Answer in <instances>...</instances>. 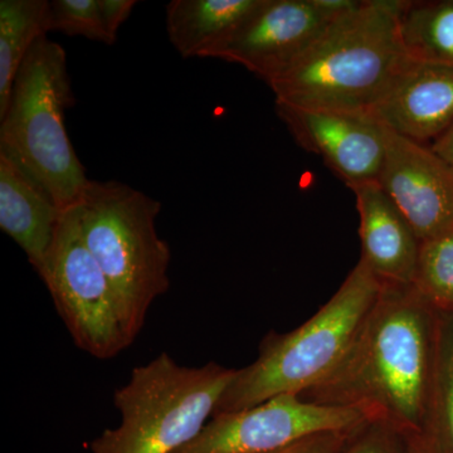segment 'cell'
<instances>
[{"label":"cell","instance_id":"7","mask_svg":"<svg viewBox=\"0 0 453 453\" xmlns=\"http://www.w3.org/2000/svg\"><path fill=\"white\" fill-rule=\"evenodd\" d=\"M38 276L79 349L105 360L130 347L111 286L83 241L77 204L62 214Z\"/></svg>","mask_w":453,"mask_h":453},{"label":"cell","instance_id":"9","mask_svg":"<svg viewBox=\"0 0 453 453\" xmlns=\"http://www.w3.org/2000/svg\"><path fill=\"white\" fill-rule=\"evenodd\" d=\"M349 13V12H347ZM342 12L329 0H262L205 58L243 65L268 83L294 65Z\"/></svg>","mask_w":453,"mask_h":453},{"label":"cell","instance_id":"3","mask_svg":"<svg viewBox=\"0 0 453 453\" xmlns=\"http://www.w3.org/2000/svg\"><path fill=\"white\" fill-rule=\"evenodd\" d=\"M381 288L359 259L332 299L306 323L262 340L257 359L235 371L213 416L247 410L276 395H301L326 380L353 347Z\"/></svg>","mask_w":453,"mask_h":453},{"label":"cell","instance_id":"2","mask_svg":"<svg viewBox=\"0 0 453 453\" xmlns=\"http://www.w3.org/2000/svg\"><path fill=\"white\" fill-rule=\"evenodd\" d=\"M405 0H365L267 83L277 103L372 113L411 62L399 29Z\"/></svg>","mask_w":453,"mask_h":453},{"label":"cell","instance_id":"22","mask_svg":"<svg viewBox=\"0 0 453 453\" xmlns=\"http://www.w3.org/2000/svg\"><path fill=\"white\" fill-rule=\"evenodd\" d=\"M351 429L316 434V436L305 438L294 445L270 453H339Z\"/></svg>","mask_w":453,"mask_h":453},{"label":"cell","instance_id":"19","mask_svg":"<svg viewBox=\"0 0 453 453\" xmlns=\"http://www.w3.org/2000/svg\"><path fill=\"white\" fill-rule=\"evenodd\" d=\"M413 285L434 311L453 318V234L422 242Z\"/></svg>","mask_w":453,"mask_h":453},{"label":"cell","instance_id":"17","mask_svg":"<svg viewBox=\"0 0 453 453\" xmlns=\"http://www.w3.org/2000/svg\"><path fill=\"white\" fill-rule=\"evenodd\" d=\"M399 29L411 58L453 67V0H405Z\"/></svg>","mask_w":453,"mask_h":453},{"label":"cell","instance_id":"15","mask_svg":"<svg viewBox=\"0 0 453 453\" xmlns=\"http://www.w3.org/2000/svg\"><path fill=\"white\" fill-rule=\"evenodd\" d=\"M262 0H173L166 32L183 58H205L261 5Z\"/></svg>","mask_w":453,"mask_h":453},{"label":"cell","instance_id":"4","mask_svg":"<svg viewBox=\"0 0 453 453\" xmlns=\"http://www.w3.org/2000/svg\"><path fill=\"white\" fill-rule=\"evenodd\" d=\"M77 211L83 241L111 286L133 342L151 303L169 290L172 252L157 229L162 204L120 181L89 180Z\"/></svg>","mask_w":453,"mask_h":453},{"label":"cell","instance_id":"16","mask_svg":"<svg viewBox=\"0 0 453 453\" xmlns=\"http://www.w3.org/2000/svg\"><path fill=\"white\" fill-rule=\"evenodd\" d=\"M50 2H0V116L4 113L20 65L35 42L47 35Z\"/></svg>","mask_w":453,"mask_h":453},{"label":"cell","instance_id":"24","mask_svg":"<svg viewBox=\"0 0 453 453\" xmlns=\"http://www.w3.org/2000/svg\"><path fill=\"white\" fill-rule=\"evenodd\" d=\"M431 148L453 166V124L441 138H438L431 145Z\"/></svg>","mask_w":453,"mask_h":453},{"label":"cell","instance_id":"8","mask_svg":"<svg viewBox=\"0 0 453 453\" xmlns=\"http://www.w3.org/2000/svg\"><path fill=\"white\" fill-rule=\"evenodd\" d=\"M365 413L281 395L247 410L217 414L174 453H270L326 432L356 428Z\"/></svg>","mask_w":453,"mask_h":453},{"label":"cell","instance_id":"10","mask_svg":"<svg viewBox=\"0 0 453 453\" xmlns=\"http://www.w3.org/2000/svg\"><path fill=\"white\" fill-rule=\"evenodd\" d=\"M276 112L295 142L320 157L350 189L380 180L386 127L372 113L305 109L277 101Z\"/></svg>","mask_w":453,"mask_h":453},{"label":"cell","instance_id":"18","mask_svg":"<svg viewBox=\"0 0 453 453\" xmlns=\"http://www.w3.org/2000/svg\"><path fill=\"white\" fill-rule=\"evenodd\" d=\"M419 437L431 453H453V318L446 315L438 314L434 377Z\"/></svg>","mask_w":453,"mask_h":453},{"label":"cell","instance_id":"20","mask_svg":"<svg viewBox=\"0 0 453 453\" xmlns=\"http://www.w3.org/2000/svg\"><path fill=\"white\" fill-rule=\"evenodd\" d=\"M50 32L58 31L70 37H83L111 46L101 18L98 0H52L49 11Z\"/></svg>","mask_w":453,"mask_h":453},{"label":"cell","instance_id":"1","mask_svg":"<svg viewBox=\"0 0 453 453\" xmlns=\"http://www.w3.org/2000/svg\"><path fill=\"white\" fill-rule=\"evenodd\" d=\"M437 320L414 285L383 283L342 365L301 398L351 408L405 436H419L434 377Z\"/></svg>","mask_w":453,"mask_h":453},{"label":"cell","instance_id":"11","mask_svg":"<svg viewBox=\"0 0 453 453\" xmlns=\"http://www.w3.org/2000/svg\"><path fill=\"white\" fill-rule=\"evenodd\" d=\"M378 183L422 242L453 234V166L431 146L386 127V159Z\"/></svg>","mask_w":453,"mask_h":453},{"label":"cell","instance_id":"21","mask_svg":"<svg viewBox=\"0 0 453 453\" xmlns=\"http://www.w3.org/2000/svg\"><path fill=\"white\" fill-rule=\"evenodd\" d=\"M339 453H410L408 437L380 419H365L351 429Z\"/></svg>","mask_w":453,"mask_h":453},{"label":"cell","instance_id":"13","mask_svg":"<svg viewBox=\"0 0 453 453\" xmlns=\"http://www.w3.org/2000/svg\"><path fill=\"white\" fill-rule=\"evenodd\" d=\"M359 213L362 257L381 283L413 285L422 241L378 181L351 189Z\"/></svg>","mask_w":453,"mask_h":453},{"label":"cell","instance_id":"6","mask_svg":"<svg viewBox=\"0 0 453 453\" xmlns=\"http://www.w3.org/2000/svg\"><path fill=\"white\" fill-rule=\"evenodd\" d=\"M237 369L211 362L179 365L162 353L136 366L127 386L115 390L118 428L92 441V453H174L195 440L213 417Z\"/></svg>","mask_w":453,"mask_h":453},{"label":"cell","instance_id":"12","mask_svg":"<svg viewBox=\"0 0 453 453\" xmlns=\"http://www.w3.org/2000/svg\"><path fill=\"white\" fill-rule=\"evenodd\" d=\"M372 115L393 133L431 146L453 124V67L411 59Z\"/></svg>","mask_w":453,"mask_h":453},{"label":"cell","instance_id":"23","mask_svg":"<svg viewBox=\"0 0 453 453\" xmlns=\"http://www.w3.org/2000/svg\"><path fill=\"white\" fill-rule=\"evenodd\" d=\"M136 4L135 0H98L104 27L113 43L118 41L119 29L127 22Z\"/></svg>","mask_w":453,"mask_h":453},{"label":"cell","instance_id":"14","mask_svg":"<svg viewBox=\"0 0 453 453\" xmlns=\"http://www.w3.org/2000/svg\"><path fill=\"white\" fill-rule=\"evenodd\" d=\"M65 211L50 193L0 151V228L40 275Z\"/></svg>","mask_w":453,"mask_h":453},{"label":"cell","instance_id":"5","mask_svg":"<svg viewBox=\"0 0 453 453\" xmlns=\"http://www.w3.org/2000/svg\"><path fill=\"white\" fill-rule=\"evenodd\" d=\"M67 56L43 35L18 71L0 116V151L40 183L62 211L81 201L89 183L65 125L73 106Z\"/></svg>","mask_w":453,"mask_h":453},{"label":"cell","instance_id":"25","mask_svg":"<svg viewBox=\"0 0 453 453\" xmlns=\"http://www.w3.org/2000/svg\"><path fill=\"white\" fill-rule=\"evenodd\" d=\"M410 453H431L419 436H407Z\"/></svg>","mask_w":453,"mask_h":453}]
</instances>
